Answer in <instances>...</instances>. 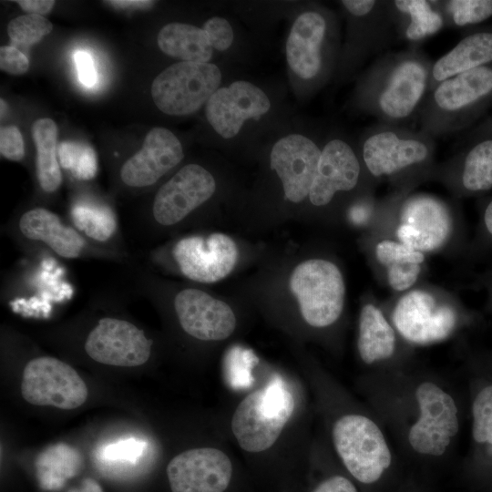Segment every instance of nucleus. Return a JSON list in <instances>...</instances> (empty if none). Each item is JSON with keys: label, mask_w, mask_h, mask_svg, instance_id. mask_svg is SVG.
I'll return each instance as SVG.
<instances>
[{"label": "nucleus", "mask_w": 492, "mask_h": 492, "mask_svg": "<svg viewBox=\"0 0 492 492\" xmlns=\"http://www.w3.org/2000/svg\"><path fill=\"white\" fill-rule=\"evenodd\" d=\"M84 348L87 355L97 363L133 367L149 360L151 341L130 322L105 317L89 333Z\"/></svg>", "instance_id": "13"}, {"label": "nucleus", "mask_w": 492, "mask_h": 492, "mask_svg": "<svg viewBox=\"0 0 492 492\" xmlns=\"http://www.w3.org/2000/svg\"><path fill=\"white\" fill-rule=\"evenodd\" d=\"M398 241L421 252L442 247L452 231L448 206L440 199L425 193L411 194L400 200Z\"/></svg>", "instance_id": "10"}, {"label": "nucleus", "mask_w": 492, "mask_h": 492, "mask_svg": "<svg viewBox=\"0 0 492 492\" xmlns=\"http://www.w3.org/2000/svg\"><path fill=\"white\" fill-rule=\"evenodd\" d=\"M271 102L266 94L252 83L235 81L219 88L205 107L207 120L224 138H231L241 128L245 120L258 119L266 114Z\"/></svg>", "instance_id": "16"}, {"label": "nucleus", "mask_w": 492, "mask_h": 492, "mask_svg": "<svg viewBox=\"0 0 492 492\" xmlns=\"http://www.w3.org/2000/svg\"><path fill=\"white\" fill-rule=\"evenodd\" d=\"M469 446L464 473L492 484V380L476 373L468 379Z\"/></svg>", "instance_id": "12"}, {"label": "nucleus", "mask_w": 492, "mask_h": 492, "mask_svg": "<svg viewBox=\"0 0 492 492\" xmlns=\"http://www.w3.org/2000/svg\"><path fill=\"white\" fill-rule=\"evenodd\" d=\"M232 475V465L222 451L201 447L174 456L167 466L172 492H224Z\"/></svg>", "instance_id": "15"}, {"label": "nucleus", "mask_w": 492, "mask_h": 492, "mask_svg": "<svg viewBox=\"0 0 492 492\" xmlns=\"http://www.w3.org/2000/svg\"><path fill=\"white\" fill-rule=\"evenodd\" d=\"M438 173L450 187L456 185L467 192L492 188V138L475 143L459 156L451 158Z\"/></svg>", "instance_id": "24"}, {"label": "nucleus", "mask_w": 492, "mask_h": 492, "mask_svg": "<svg viewBox=\"0 0 492 492\" xmlns=\"http://www.w3.org/2000/svg\"><path fill=\"white\" fill-rule=\"evenodd\" d=\"M174 308L182 329L199 340H224L236 326L235 314L226 302L198 289L180 291Z\"/></svg>", "instance_id": "18"}, {"label": "nucleus", "mask_w": 492, "mask_h": 492, "mask_svg": "<svg viewBox=\"0 0 492 492\" xmlns=\"http://www.w3.org/2000/svg\"><path fill=\"white\" fill-rule=\"evenodd\" d=\"M143 443L135 439L120 441L106 446L102 452L105 459L135 462L142 454Z\"/></svg>", "instance_id": "37"}, {"label": "nucleus", "mask_w": 492, "mask_h": 492, "mask_svg": "<svg viewBox=\"0 0 492 492\" xmlns=\"http://www.w3.org/2000/svg\"><path fill=\"white\" fill-rule=\"evenodd\" d=\"M374 253L385 268L390 287L397 292L409 290L416 282L425 261V254L399 241L384 239L377 242Z\"/></svg>", "instance_id": "27"}, {"label": "nucleus", "mask_w": 492, "mask_h": 492, "mask_svg": "<svg viewBox=\"0 0 492 492\" xmlns=\"http://www.w3.org/2000/svg\"><path fill=\"white\" fill-rule=\"evenodd\" d=\"M75 226L87 237L105 242L115 234L118 222L112 210L102 204L77 202L71 209Z\"/></svg>", "instance_id": "30"}, {"label": "nucleus", "mask_w": 492, "mask_h": 492, "mask_svg": "<svg viewBox=\"0 0 492 492\" xmlns=\"http://www.w3.org/2000/svg\"><path fill=\"white\" fill-rule=\"evenodd\" d=\"M328 33L327 18L318 11L304 12L294 21L286 42V57L302 79H313L322 72Z\"/></svg>", "instance_id": "22"}, {"label": "nucleus", "mask_w": 492, "mask_h": 492, "mask_svg": "<svg viewBox=\"0 0 492 492\" xmlns=\"http://www.w3.org/2000/svg\"><path fill=\"white\" fill-rule=\"evenodd\" d=\"M394 492H425L423 487L413 480H405Z\"/></svg>", "instance_id": "45"}, {"label": "nucleus", "mask_w": 492, "mask_h": 492, "mask_svg": "<svg viewBox=\"0 0 492 492\" xmlns=\"http://www.w3.org/2000/svg\"><path fill=\"white\" fill-rule=\"evenodd\" d=\"M18 226L26 238L46 243L66 259L79 257L86 247L85 240L76 230L65 225L58 215L45 208L26 211Z\"/></svg>", "instance_id": "23"}, {"label": "nucleus", "mask_w": 492, "mask_h": 492, "mask_svg": "<svg viewBox=\"0 0 492 492\" xmlns=\"http://www.w3.org/2000/svg\"><path fill=\"white\" fill-rule=\"evenodd\" d=\"M215 190L210 171L198 164L186 165L157 191L153 217L160 225H174L207 201Z\"/></svg>", "instance_id": "14"}, {"label": "nucleus", "mask_w": 492, "mask_h": 492, "mask_svg": "<svg viewBox=\"0 0 492 492\" xmlns=\"http://www.w3.org/2000/svg\"><path fill=\"white\" fill-rule=\"evenodd\" d=\"M492 95V67L473 68L438 83L427 95L417 120L434 138L463 128L471 112Z\"/></svg>", "instance_id": "4"}, {"label": "nucleus", "mask_w": 492, "mask_h": 492, "mask_svg": "<svg viewBox=\"0 0 492 492\" xmlns=\"http://www.w3.org/2000/svg\"><path fill=\"white\" fill-rule=\"evenodd\" d=\"M0 152L7 159L18 161L25 156L24 139L18 128L2 127L0 129Z\"/></svg>", "instance_id": "36"}, {"label": "nucleus", "mask_w": 492, "mask_h": 492, "mask_svg": "<svg viewBox=\"0 0 492 492\" xmlns=\"http://www.w3.org/2000/svg\"><path fill=\"white\" fill-rule=\"evenodd\" d=\"M365 394L398 454L418 467L452 456L468 403L448 380L410 366L373 371Z\"/></svg>", "instance_id": "1"}, {"label": "nucleus", "mask_w": 492, "mask_h": 492, "mask_svg": "<svg viewBox=\"0 0 492 492\" xmlns=\"http://www.w3.org/2000/svg\"><path fill=\"white\" fill-rule=\"evenodd\" d=\"M52 29L53 25L47 18L28 14L12 19L8 24L7 33L14 43L31 46L38 43Z\"/></svg>", "instance_id": "34"}, {"label": "nucleus", "mask_w": 492, "mask_h": 492, "mask_svg": "<svg viewBox=\"0 0 492 492\" xmlns=\"http://www.w3.org/2000/svg\"><path fill=\"white\" fill-rule=\"evenodd\" d=\"M322 149L300 134L278 140L271 152V168L281 179L285 197L301 202L309 196L318 168Z\"/></svg>", "instance_id": "17"}, {"label": "nucleus", "mask_w": 492, "mask_h": 492, "mask_svg": "<svg viewBox=\"0 0 492 492\" xmlns=\"http://www.w3.org/2000/svg\"><path fill=\"white\" fill-rule=\"evenodd\" d=\"M69 492H103L101 487L93 479L87 478L81 484Z\"/></svg>", "instance_id": "44"}, {"label": "nucleus", "mask_w": 492, "mask_h": 492, "mask_svg": "<svg viewBox=\"0 0 492 492\" xmlns=\"http://www.w3.org/2000/svg\"><path fill=\"white\" fill-rule=\"evenodd\" d=\"M15 2L26 12L39 15L49 13L55 5L53 0H19Z\"/></svg>", "instance_id": "42"}, {"label": "nucleus", "mask_w": 492, "mask_h": 492, "mask_svg": "<svg viewBox=\"0 0 492 492\" xmlns=\"http://www.w3.org/2000/svg\"><path fill=\"white\" fill-rule=\"evenodd\" d=\"M489 62H492V31L467 34L433 63L430 91L451 77Z\"/></svg>", "instance_id": "26"}, {"label": "nucleus", "mask_w": 492, "mask_h": 492, "mask_svg": "<svg viewBox=\"0 0 492 492\" xmlns=\"http://www.w3.org/2000/svg\"><path fill=\"white\" fill-rule=\"evenodd\" d=\"M362 163L351 145L341 139L328 141L322 149L309 199L313 205L329 204L338 192H348L358 185Z\"/></svg>", "instance_id": "21"}, {"label": "nucleus", "mask_w": 492, "mask_h": 492, "mask_svg": "<svg viewBox=\"0 0 492 492\" xmlns=\"http://www.w3.org/2000/svg\"><path fill=\"white\" fill-rule=\"evenodd\" d=\"M390 321L403 342L428 346L451 338L459 325L456 309L425 290H411L394 305Z\"/></svg>", "instance_id": "7"}, {"label": "nucleus", "mask_w": 492, "mask_h": 492, "mask_svg": "<svg viewBox=\"0 0 492 492\" xmlns=\"http://www.w3.org/2000/svg\"><path fill=\"white\" fill-rule=\"evenodd\" d=\"M373 210V200L370 197H363L352 204L348 210V216L352 222L362 224L371 218Z\"/></svg>", "instance_id": "41"}, {"label": "nucleus", "mask_w": 492, "mask_h": 492, "mask_svg": "<svg viewBox=\"0 0 492 492\" xmlns=\"http://www.w3.org/2000/svg\"><path fill=\"white\" fill-rule=\"evenodd\" d=\"M473 373L482 374L492 380V365L491 366H477Z\"/></svg>", "instance_id": "47"}, {"label": "nucleus", "mask_w": 492, "mask_h": 492, "mask_svg": "<svg viewBox=\"0 0 492 492\" xmlns=\"http://www.w3.org/2000/svg\"><path fill=\"white\" fill-rule=\"evenodd\" d=\"M357 484L342 474L331 475L323 480L312 492H362Z\"/></svg>", "instance_id": "39"}, {"label": "nucleus", "mask_w": 492, "mask_h": 492, "mask_svg": "<svg viewBox=\"0 0 492 492\" xmlns=\"http://www.w3.org/2000/svg\"><path fill=\"white\" fill-rule=\"evenodd\" d=\"M36 148V176L46 192L56 191L62 182L60 164L56 159L57 128L54 120L43 118L32 126Z\"/></svg>", "instance_id": "29"}, {"label": "nucleus", "mask_w": 492, "mask_h": 492, "mask_svg": "<svg viewBox=\"0 0 492 492\" xmlns=\"http://www.w3.org/2000/svg\"><path fill=\"white\" fill-rule=\"evenodd\" d=\"M294 405L292 395L279 377L248 395L231 418V430L240 446L248 452L270 448L290 419Z\"/></svg>", "instance_id": "5"}, {"label": "nucleus", "mask_w": 492, "mask_h": 492, "mask_svg": "<svg viewBox=\"0 0 492 492\" xmlns=\"http://www.w3.org/2000/svg\"><path fill=\"white\" fill-rule=\"evenodd\" d=\"M29 62L26 55L12 46L0 48V68L12 75H22L27 71Z\"/></svg>", "instance_id": "38"}, {"label": "nucleus", "mask_w": 492, "mask_h": 492, "mask_svg": "<svg viewBox=\"0 0 492 492\" xmlns=\"http://www.w3.org/2000/svg\"><path fill=\"white\" fill-rule=\"evenodd\" d=\"M158 45L166 55L187 62L208 63L212 56V46L203 28L170 23L158 34Z\"/></svg>", "instance_id": "28"}, {"label": "nucleus", "mask_w": 492, "mask_h": 492, "mask_svg": "<svg viewBox=\"0 0 492 492\" xmlns=\"http://www.w3.org/2000/svg\"><path fill=\"white\" fill-rule=\"evenodd\" d=\"M59 164L78 179H91L97 171V160L94 149L84 143L63 141L58 145Z\"/></svg>", "instance_id": "33"}, {"label": "nucleus", "mask_w": 492, "mask_h": 492, "mask_svg": "<svg viewBox=\"0 0 492 492\" xmlns=\"http://www.w3.org/2000/svg\"><path fill=\"white\" fill-rule=\"evenodd\" d=\"M21 394L29 404L75 409L87 398V387L77 371L50 356L30 360L25 366Z\"/></svg>", "instance_id": "9"}, {"label": "nucleus", "mask_w": 492, "mask_h": 492, "mask_svg": "<svg viewBox=\"0 0 492 492\" xmlns=\"http://www.w3.org/2000/svg\"><path fill=\"white\" fill-rule=\"evenodd\" d=\"M64 447H54L38 458L36 474L41 487L45 489L59 488L77 472L79 463L77 454Z\"/></svg>", "instance_id": "31"}, {"label": "nucleus", "mask_w": 492, "mask_h": 492, "mask_svg": "<svg viewBox=\"0 0 492 492\" xmlns=\"http://www.w3.org/2000/svg\"><path fill=\"white\" fill-rule=\"evenodd\" d=\"M484 220L488 232L492 234V201L486 209Z\"/></svg>", "instance_id": "46"}, {"label": "nucleus", "mask_w": 492, "mask_h": 492, "mask_svg": "<svg viewBox=\"0 0 492 492\" xmlns=\"http://www.w3.org/2000/svg\"><path fill=\"white\" fill-rule=\"evenodd\" d=\"M400 342L403 340L383 311L373 303L364 304L358 322L357 351L361 361L373 371L407 366Z\"/></svg>", "instance_id": "19"}, {"label": "nucleus", "mask_w": 492, "mask_h": 492, "mask_svg": "<svg viewBox=\"0 0 492 492\" xmlns=\"http://www.w3.org/2000/svg\"><path fill=\"white\" fill-rule=\"evenodd\" d=\"M361 143L363 166L374 179L405 181L432 169L436 141L421 129L377 122Z\"/></svg>", "instance_id": "3"}, {"label": "nucleus", "mask_w": 492, "mask_h": 492, "mask_svg": "<svg viewBox=\"0 0 492 492\" xmlns=\"http://www.w3.org/2000/svg\"><path fill=\"white\" fill-rule=\"evenodd\" d=\"M75 61L81 83L88 87H93L97 82V72L91 55L86 51H77Z\"/></svg>", "instance_id": "40"}, {"label": "nucleus", "mask_w": 492, "mask_h": 492, "mask_svg": "<svg viewBox=\"0 0 492 492\" xmlns=\"http://www.w3.org/2000/svg\"><path fill=\"white\" fill-rule=\"evenodd\" d=\"M433 63L419 46L377 56L360 83L361 108L384 124L405 126L417 118L430 91Z\"/></svg>", "instance_id": "2"}, {"label": "nucleus", "mask_w": 492, "mask_h": 492, "mask_svg": "<svg viewBox=\"0 0 492 492\" xmlns=\"http://www.w3.org/2000/svg\"><path fill=\"white\" fill-rule=\"evenodd\" d=\"M106 3L118 8H149L155 4L154 1L148 0H113Z\"/></svg>", "instance_id": "43"}, {"label": "nucleus", "mask_w": 492, "mask_h": 492, "mask_svg": "<svg viewBox=\"0 0 492 492\" xmlns=\"http://www.w3.org/2000/svg\"><path fill=\"white\" fill-rule=\"evenodd\" d=\"M304 321L315 328L335 323L343 309L345 285L342 272L333 262L312 259L297 265L290 278Z\"/></svg>", "instance_id": "6"}, {"label": "nucleus", "mask_w": 492, "mask_h": 492, "mask_svg": "<svg viewBox=\"0 0 492 492\" xmlns=\"http://www.w3.org/2000/svg\"><path fill=\"white\" fill-rule=\"evenodd\" d=\"M221 73L211 63H175L153 80L151 96L157 108L167 115L196 112L219 89Z\"/></svg>", "instance_id": "8"}, {"label": "nucleus", "mask_w": 492, "mask_h": 492, "mask_svg": "<svg viewBox=\"0 0 492 492\" xmlns=\"http://www.w3.org/2000/svg\"><path fill=\"white\" fill-rule=\"evenodd\" d=\"M210 45L219 51L228 49L233 41V31L230 23L222 17L214 16L207 20L203 27Z\"/></svg>", "instance_id": "35"}, {"label": "nucleus", "mask_w": 492, "mask_h": 492, "mask_svg": "<svg viewBox=\"0 0 492 492\" xmlns=\"http://www.w3.org/2000/svg\"><path fill=\"white\" fill-rule=\"evenodd\" d=\"M180 141L165 128H153L142 148L120 169L121 180L129 187H147L157 182L183 159Z\"/></svg>", "instance_id": "20"}, {"label": "nucleus", "mask_w": 492, "mask_h": 492, "mask_svg": "<svg viewBox=\"0 0 492 492\" xmlns=\"http://www.w3.org/2000/svg\"><path fill=\"white\" fill-rule=\"evenodd\" d=\"M396 37L418 46V43L446 27L443 14L436 0H389Z\"/></svg>", "instance_id": "25"}, {"label": "nucleus", "mask_w": 492, "mask_h": 492, "mask_svg": "<svg viewBox=\"0 0 492 492\" xmlns=\"http://www.w3.org/2000/svg\"><path fill=\"white\" fill-rule=\"evenodd\" d=\"M0 102H1V117H3L6 110V103L3 99H1Z\"/></svg>", "instance_id": "48"}, {"label": "nucleus", "mask_w": 492, "mask_h": 492, "mask_svg": "<svg viewBox=\"0 0 492 492\" xmlns=\"http://www.w3.org/2000/svg\"><path fill=\"white\" fill-rule=\"evenodd\" d=\"M173 257L181 273L190 280L212 283L227 277L238 260L233 240L223 233L194 235L180 239Z\"/></svg>", "instance_id": "11"}, {"label": "nucleus", "mask_w": 492, "mask_h": 492, "mask_svg": "<svg viewBox=\"0 0 492 492\" xmlns=\"http://www.w3.org/2000/svg\"><path fill=\"white\" fill-rule=\"evenodd\" d=\"M446 26L478 24L492 15V0H437Z\"/></svg>", "instance_id": "32"}]
</instances>
